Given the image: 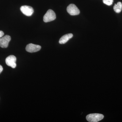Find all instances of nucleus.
Here are the masks:
<instances>
[{
	"label": "nucleus",
	"instance_id": "nucleus-1",
	"mask_svg": "<svg viewBox=\"0 0 122 122\" xmlns=\"http://www.w3.org/2000/svg\"><path fill=\"white\" fill-rule=\"evenodd\" d=\"M104 118V116L100 114H91L86 116V119L90 122H99Z\"/></svg>",
	"mask_w": 122,
	"mask_h": 122
},
{
	"label": "nucleus",
	"instance_id": "nucleus-2",
	"mask_svg": "<svg viewBox=\"0 0 122 122\" xmlns=\"http://www.w3.org/2000/svg\"><path fill=\"white\" fill-rule=\"evenodd\" d=\"M56 18L55 13L52 10H49L44 16V22H47L54 20Z\"/></svg>",
	"mask_w": 122,
	"mask_h": 122
},
{
	"label": "nucleus",
	"instance_id": "nucleus-3",
	"mask_svg": "<svg viewBox=\"0 0 122 122\" xmlns=\"http://www.w3.org/2000/svg\"><path fill=\"white\" fill-rule=\"evenodd\" d=\"M16 58L14 55H10L5 59V63L9 66L12 68H15L16 66Z\"/></svg>",
	"mask_w": 122,
	"mask_h": 122
},
{
	"label": "nucleus",
	"instance_id": "nucleus-4",
	"mask_svg": "<svg viewBox=\"0 0 122 122\" xmlns=\"http://www.w3.org/2000/svg\"><path fill=\"white\" fill-rule=\"evenodd\" d=\"M66 10L68 13L71 15H78L80 13V11L79 9L73 4H71L68 5Z\"/></svg>",
	"mask_w": 122,
	"mask_h": 122
},
{
	"label": "nucleus",
	"instance_id": "nucleus-5",
	"mask_svg": "<svg viewBox=\"0 0 122 122\" xmlns=\"http://www.w3.org/2000/svg\"><path fill=\"white\" fill-rule=\"evenodd\" d=\"M41 49V46L33 44H28L25 48L26 51L30 53L36 52L40 50Z\"/></svg>",
	"mask_w": 122,
	"mask_h": 122
},
{
	"label": "nucleus",
	"instance_id": "nucleus-6",
	"mask_svg": "<svg viewBox=\"0 0 122 122\" xmlns=\"http://www.w3.org/2000/svg\"><path fill=\"white\" fill-rule=\"evenodd\" d=\"M11 40V37L8 35L2 36L0 38V46L2 48H7Z\"/></svg>",
	"mask_w": 122,
	"mask_h": 122
},
{
	"label": "nucleus",
	"instance_id": "nucleus-7",
	"mask_svg": "<svg viewBox=\"0 0 122 122\" xmlns=\"http://www.w3.org/2000/svg\"><path fill=\"white\" fill-rule=\"evenodd\" d=\"M20 9L22 13L28 16H31L33 13V9L30 6L23 5L20 7Z\"/></svg>",
	"mask_w": 122,
	"mask_h": 122
},
{
	"label": "nucleus",
	"instance_id": "nucleus-8",
	"mask_svg": "<svg viewBox=\"0 0 122 122\" xmlns=\"http://www.w3.org/2000/svg\"><path fill=\"white\" fill-rule=\"evenodd\" d=\"M73 37V34L71 33L68 34L63 35L60 38L59 41V43L61 44H65Z\"/></svg>",
	"mask_w": 122,
	"mask_h": 122
},
{
	"label": "nucleus",
	"instance_id": "nucleus-9",
	"mask_svg": "<svg viewBox=\"0 0 122 122\" xmlns=\"http://www.w3.org/2000/svg\"><path fill=\"white\" fill-rule=\"evenodd\" d=\"M114 11L117 13H119L122 10V2H118L117 4L115 5L113 7Z\"/></svg>",
	"mask_w": 122,
	"mask_h": 122
},
{
	"label": "nucleus",
	"instance_id": "nucleus-10",
	"mask_svg": "<svg viewBox=\"0 0 122 122\" xmlns=\"http://www.w3.org/2000/svg\"><path fill=\"white\" fill-rule=\"evenodd\" d=\"M103 2L105 4L110 6L113 4V0H103Z\"/></svg>",
	"mask_w": 122,
	"mask_h": 122
},
{
	"label": "nucleus",
	"instance_id": "nucleus-11",
	"mask_svg": "<svg viewBox=\"0 0 122 122\" xmlns=\"http://www.w3.org/2000/svg\"><path fill=\"white\" fill-rule=\"evenodd\" d=\"M4 35V32L2 30H0V38L3 36Z\"/></svg>",
	"mask_w": 122,
	"mask_h": 122
},
{
	"label": "nucleus",
	"instance_id": "nucleus-12",
	"mask_svg": "<svg viewBox=\"0 0 122 122\" xmlns=\"http://www.w3.org/2000/svg\"><path fill=\"white\" fill-rule=\"evenodd\" d=\"M2 71H3V68L2 66L0 65V74L2 72Z\"/></svg>",
	"mask_w": 122,
	"mask_h": 122
}]
</instances>
